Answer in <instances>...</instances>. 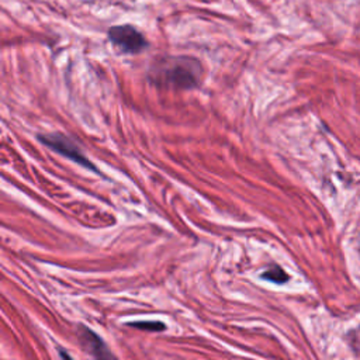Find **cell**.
Here are the masks:
<instances>
[{
	"mask_svg": "<svg viewBox=\"0 0 360 360\" xmlns=\"http://www.w3.org/2000/svg\"><path fill=\"white\" fill-rule=\"evenodd\" d=\"M147 79L158 89L193 90L201 85L203 65L190 55H164L151 62Z\"/></svg>",
	"mask_w": 360,
	"mask_h": 360,
	"instance_id": "6da1fadb",
	"label": "cell"
},
{
	"mask_svg": "<svg viewBox=\"0 0 360 360\" xmlns=\"http://www.w3.org/2000/svg\"><path fill=\"white\" fill-rule=\"evenodd\" d=\"M107 38L111 45L126 55H137L150 47V41L137 27L131 24L113 26L107 31Z\"/></svg>",
	"mask_w": 360,
	"mask_h": 360,
	"instance_id": "7a4b0ae2",
	"label": "cell"
},
{
	"mask_svg": "<svg viewBox=\"0 0 360 360\" xmlns=\"http://www.w3.org/2000/svg\"><path fill=\"white\" fill-rule=\"evenodd\" d=\"M38 141L41 144H44L45 147H48L50 150L55 151L57 154L68 158L69 161H72V162H75V164H78V165H80V166H83L89 171L100 173L99 169L93 165V162L82 152L79 145L73 140L66 137L65 134H61V133L40 134Z\"/></svg>",
	"mask_w": 360,
	"mask_h": 360,
	"instance_id": "3957f363",
	"label": "cell"
},
{
	"mask_svg": "<svg viewBox=\"0 0 360 360\" xmlns=\"http://www.w3.org/2000/svg\"><path fill=\"white\" fill-rule=\"evenodd\" d=\"M78 339L82 347L92 356L93 360H117L110 347L104 343V340L90 328L79 325Z\"/></svg>",
	"mask_w": 360,
	"mask_h": 360,
	"instance_id": "277c9868",
	"label": "cell"
},
{
	"mask_svg": "<svg viewBox=\"0 0 360 360\" xmlns=\"http://www.w3.org/2000/svg\"><path fill=\"white\" fill-rule=\"evenodd\" d=\"M262 279L269 280L276 285H285L289 282L290 276L280 266H272L271 269H268L266 272L262 273Z\"/></svg>",
	"mask_w": 360,
	"mask_h": 360,
	"instance_id": "5b68a950",
	"label": "cell"
},
{
	"mask_svg": "<svg viewBox=\"0 0 360 360\" xmlns=\"http://www.w3.org/2000/svg\"><path fill=\"white\" fill-rule=\"evenodd\" d=\"M129 326L141 329V331H150V332H162L166 329V325L161 321H137V322H129Z\"/></svg>",
	"mask_w": 360,
	"mask_h": 360,
	"instance_id": "8992f818",
	"label": "cell"
},
{
	"mask_svg": "<svg viewBox=\"0 0 360 360\" xmlns=\"http://www.w3.org/2000/svg\"><path fill=\"white\" fill-rule=\"evenodd\" d=\"M59 350V354H61V357H62V360H73L72 357H71V354L66 352V350H64L62 347H59L58 349Z\"/></svg>",
	"mask_w": 360,
	"mask_h": 360,
	"instance_id": "52a82bcc",
	"label": "cell"
}]
</instances>
